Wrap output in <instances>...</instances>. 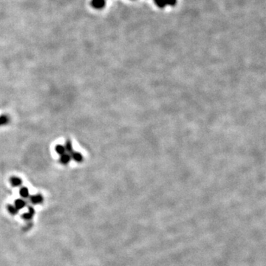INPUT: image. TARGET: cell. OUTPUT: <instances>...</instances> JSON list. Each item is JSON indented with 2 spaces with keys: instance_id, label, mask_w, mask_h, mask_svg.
Segmentation results:
<instances>
[{
  "instance_id": "obj_4",
  "label": "cell",
  "mask_w": 266,
  "mask_h": 266,
  "mask_svg": "<svg viewBox=\"0 0 266 266\" xmlns=\"http://www.w3.org/2000/svg\"><path fill=\"white\" fill-rule=\"evenodd\" d=\"M60 163L61 164H64V165H66V164H68L70 161H71V157H70V155L69 153H65L64 155H61V158H60Z\"/></svg>"
},
{
  "instance_id": "obj_3",
  "label": "cell",
  "mask_w": 266,
  "mask_h": 266,
  "mask_svg": "<svg viewBox=\"0 0 266 266\" xmlns=\"http://www.w3.org/2000/svg\"><path fill=\"white\" fill-rule=\"evenodd\" d=\"M30 200H31V202L33 204H40V203H41L43 202V197L41 195H39V194H38V195H34L33 196H31L30 198Z\"/></svg>"
},
{
  "instance_id": "obj_2",
  "label": "cell",
  "mask_w": 266,
  "mask_h": 266,
  "mask_svg": "<svg viewBox=\"0 0 266 266\" xmlns=\"http://www.w3.org/2000/svg\"><path fill=\"white\" fill-rule=\"evenodd\" d=\"M70 155L72 159H73L74 161H76V162L81 163L82 161H84L83 155H82L80 152H74V151H73V152H72Z\"/></svg>"
},
{
  "instance_id": "obj_14",
  "label": "cell",
  "mask_w": 266,
  "mask_h": 266,
  "mask_svg": "<svg viewBox=\"0 0 266 266\" xmlns=\"http://www.w3.org/2000/svg\"><path fill=\"white\" fill-rule=\"evenodd\" d=\"M166 4H169V5H174L176 4V0H165Z\"/></svg>"
},
{
  "instance_id": "obj_12",
  "label": "cell",
  "mask_w": 266,
  "mask_h": 266,
  "mask_svg": "<svg viewBox=\"0 0 266 266\" xmlns=\"http://www.w3.org/2000/svg\"><path fill=\"white\" fill-rule=\"evenodd\" d=\"M7 209H8L9 212H10L11 214H16L18 212V211H19L15 206H11V205H9L8 207H7Z\"/></svg>"
},
{
  "instance_id": "obj_9",
  "label": "cell",
  "mask_w": 266,
  "mask_h": 266,
  "mask_svg": "<svg viewBox=\"0 0 266 266\" xmlns=\"http://www.w3.org/2000/svg\"><path fill=\"white\" fill-rule=\"evenodd\" d=\"M64 146H65L66 152H68L69 154H70L72 152H73V143H72V141L70 140H67L66 142H65V145Z\"/></svg>"
},
{
  "instance_id": "obj_7",
  "label": "cell",
  "mask_w": 266,
  "mask_h": 266,
  "mask_svg": "<svg viewBox=\"0 0 266 266\" xmlns=\"http://www.w3.org/2000/svg\"><path fill=\"white\" fill-rule=\"evenodd\" d=\"M34 214H35L34 209H33V208H29L28 211L23 214V217L25 218V219H32L33 217L34 216Z\"/></svg>"
},
{
  "instance_id": "obj_5",
  "label": "cell",
  "mask_w": 266,
  "mask_h": 266,
  "mask_svg": "<svg viewBox=\"0 0 266 266\" xmlns=\"http://www.w3.org/2000/svg\"><path fill=\"white\" fill-rule=\"evenodd\" d=\"M10 184L14 187H18V186H21L22 183V180L18 177H11L10 179Z\"/></svg>"
},
{
  "instance_id": "obj_11",
  "label": "cell",
  "mask_w": 266,
  "mask_h": 266,
  "mask_svg": "<svg viewBox=\"0 0 266 266\" xmlns=\"http://www.w3.org/2000/svg\"><path fill=\"white\" fill-rule=\"evenodd\" d=\"M19 193H20V195L22 196V198H27L29 197V191H28V188L27 187L21 188L20 191H19Z\"/></svg>"
},
{
  "instance_id": "obj_8",
  "label": "cell",
  "mask_w": 266,
  "mask_h": 266,
  "mask_svg": "<svg viewBox=\"0 0 266 266\" xmlns=\"http://www.w3.org/2000/svg\"><path fill=\"white\" fill-rule=\"evenodd\" d=\"M55 150L57 152V154H59V155H62L65 153H66V150H65V148L63 145L58 144L56 145V147H55Z\"/></svg>"
},
{
  "instance_id": "obj_6",
  "label": "cell",
  "mask_w": 266,
  "mask_h": 266,
  "mask_svg": "<svg viewBox=\"0 0 266 266\" xmlns=\"http://www.w3.org/2000/svg\"><path fill=\"white\" fill-rule=\"evenodd\" d=\"M25 206H26V202H25L24 200L18 199L15 201L14 206L18 209V210H20V209H23Z\"/></svg>"
},
{
  "instance_id": "obj_1",
  "label": "cell",
  "mask_w": 266,
  "mask_h": 266,
  "mask_svg": "<svg viewBox=\"0 0 266 266\" xmlns=\"http://www.w3.org/2000/svg\"><path fill=\"white\" fill-rule=\"evenodd\" d=\"M106 4L105 0H92L91 5L95 9H101L104 7Z\"/></svg>"
},
{
  "instance_id": "obj_10",
  "label": "cell",
  "mask_w": 266,
  "mask_h": 266,
  "mask_svg": "<svg viewBox=\"0 0 266 266\" xmlns=\"http://www.w3.org/2000/svg\"><path fill=\"white\" fill-rule=\"evenodd\" d=\"M10 121V118L6 115H1L0 116V126H4V125L7 124Z\"/></svg>"
},
{
  "instance_id": "obj_13",
  "label": "cell",
  "mask_w": 266,
  "mask_h": 266,
  "mask_svg": "<svg viewBox=\"0 0 266 266\" xmlns=\"http://www.w3.org/2000/svg\"><path fill=\"white\" fill-rule=\"evenodd\" d=\"M154 1L159 7H164L166 4L165 0H154Z\"/></svg>"
}]
</instances>
